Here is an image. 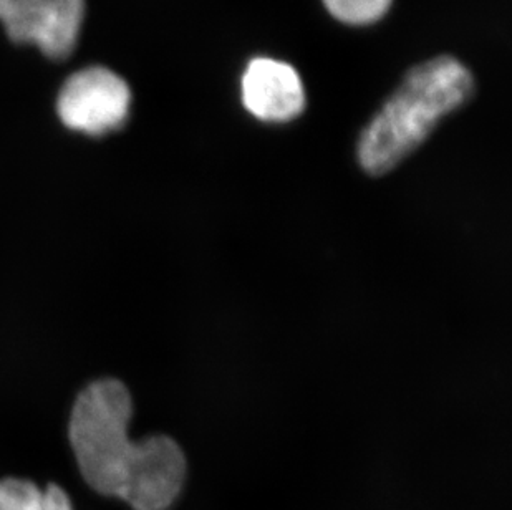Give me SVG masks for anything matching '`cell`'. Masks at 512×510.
I'll list each match as a JSON object with an SVG mask.
<instances>
[{
    "label": "cell",
    "mask_w": 512,
    "mask_h": 510,
    "mask_svg": "<svg viewBox=\"0 0 512 510\" xmlns=\"http://www.w3.org/2000/svg\"><path fill=\"white\" fill-rule=\"evenodd\" d=\"M473 92V75L455 57L443 55L411 68L360 135V166L373 176L397 168Z\"/></svg>",
    "instance_id": "6da1fadb"
},
{
    "label": "cell",
    "mask_w": 512,
    "mask_h": 510,
    "mask_svg": "<svg viewBox=\"0 0 512 510\" xmlns=\"http://www.w3.org/2000/svg\"><path fill=\"white\" fill-rule=\"evenodd\" d=\"M133 401L120 380L103 378L73 403L68 439L83 479L93 491L120 499L140 443L128 434Z\"/></svg>",
    "instance_id": "7a4b0ae2"
},
{
    "label": "cell",
    "mask_w": 512,
    "mask_h": 510,
    "mask_svg": "<svg viewBox=\"0 0 512 510\" xmlns=\"http://www.w3.org/2000/svg\"><path fill=\"white\" fill-rule=\"evenodd\" d=\"M130 106V87L120 75L108 68L90 67L63 83L57 113L70 130L103 136L125 125Z\"/></svg>",
    "instance_id": "3957f363"
},
{
    "label": "cell",
    "mask_w": 512,
    "mask_h": 510,
    "mask_svg": "<svg viewBox=\"0 0 512 510\" xmlns=\"http://www.w3.org/2000/svg\"><path fill=\"white\" fill-rule=\"evenodd\" d=\"M85 0H0V24L10 40L65 60L77 47Z\"/></svg>",
    "instance_id": "277c9868"
},
{
    "label": "cell",
    "mask_w": 512,
    "mask_h": 510,
    "mask_svg": "<svg viewBox=\"0 0 512 510\" xmlns=\"http://www.w3.org/2000/svg\"><path fill=\"white\" fill-rule=\"evenodd\" d=\"M188 462L174 439L158 434L140 441V449L121 501L135 510H168L183 492Z\"/></svg>",
    "instance_id": "5b68a950"
},
{
    "label": "cell",
    "mask_w": 512,
    "mask_h": 510,
    "mask_svg": "<svg viewBox=\"0 0 512 510\" xmlns=\"http://www.w3.org/2000/svg\"><path fill=\"white\" fill-rule=\"evenodd\" d=\"M242 102L257 120L287 123L304 111V83L289 63L254 58L242 75Z\"/></svg>",
    "instance_id": "8992f818"
},
{
    "label": "cell",
    "mask_w": 512,
    "mask_h": 510,
    "mask_svg": "<svg viewBox=\"0 0 512 510\" xmlns=\"http://www.w3.org/2000/svg\"><path fill=\"white\" fill-rule=\"evenodd\" d=\"M0 510H73L62 487L50 484L45 489L24 479L0 481Z\"/></svg>",
    "instance_id": "52a82bcc"
},
{
    "label": "cell",
    "mask_w": 512,
    "mask_h": 510,
    "mask_svg": "<svg viewBox=\"0 0 512 510\" xmlns=\"http://www.w3.org/2000/svg\"><path fill=\"white\" fill-rule=\"evenodd\" d=\"M335 19L350 25H367L382 19L392 0H324Z\"/></svg>",
    "instance_id": "ba28073f"
}]
</instances>
